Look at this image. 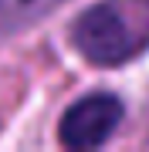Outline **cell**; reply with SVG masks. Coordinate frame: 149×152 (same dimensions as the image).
<instances>
[{"label": "cell", "mask_w": 149, "mask_h": 152, "mask_svg": "<svg viewBox=\"0 0 149 152\" xmlns=\"http://www.w3.org/2000/svg\"><path fill=\"white\" fill-rule=\"evenodd\" d=\"M71 44L88 64L115 68L149 51V0H98L71 24Z\"/></svg>", "instance_id": "obj_1"}, {"label": "cell", "mask_w": 149, "mask_h": 152, "mask_svg": "<svg viewBox=\"0 0 149 152\" xmlns=\"http://www.w3.org/2000/svg\"><path fill=\"white\" fill-rule=\"evenodd\" d=\"M122 122V102L115 95H85L81 102H75L71 108L61 115L58 135L68 149H95L119 129Z\"/></svg>", "instance_id": "obj_2"}, {"label": "cell", "mask_w": 149, "mask_h": 152, "mask_svg": "<svg viewBox=\"0 0 149 152\" xmlns=\"http://www.w3.org/2000/svg\"><path fill=\"white\" fill-rule=\"evenodd\" d=\"M65 0H0V41L17 37L27 27L41 24Z\"/></svg>", "instance_id": "obj_3"}]
</instances>
